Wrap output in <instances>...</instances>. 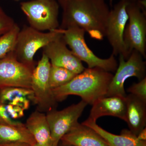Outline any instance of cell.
I'll use <instances>...</instances> for the list:
<instances>
[{
    "label": "cell",
    "mask_w": 146,
    "mask_h": 146,
    "mask_svg": "<svg viewBox=\"0 0 146 146\" xmlns=\"http://www.w3.org/2000/svg\"><path fill=\"white\" fill-rule=\"evenodd\" d=\"M59 5L63 13L59 29L78 27L93 39L101 40L105 36L110 11L105 0H65Z\"/></svg>",
    "instance_id": "6da1fadb"
},
{
    "label": "cell",
    "mask_w": 146,
    "mask_h": 146,
    "mask_svg": "<svg viewBox=\"0 0 146 146\" xmlns=\"http://www.w3.org/2000/svg\"><path fill=\"white\" fill-rule=\"evenodd\" d=\"M113 76L112 73L101 68H85L68 83L52 89L53 93L57 102L64 100L70 95H75L93 105L106 96Z\"/></svg>",
    "instance_id": "7a4b0ae2"
},
{
    "label": "cell",
    "mask_w": 146,
    "mask_h": 146,
    "mask_svg": "<svg viewBox=\"0 0 146 146\" xmlns=\"http://www.w3.org/2000/svg\"><path fill=\"white\" fill-rule=\"evenodd\" d=\"M62 36L58 29L44 33L25 26L18 33L13 54L18 61L33 71L36 65L34 56L37 51Z\"/></svg>",
    "instance_id": "3957f363"
},
{
    "label": "cell",
    "mask_w": 146,
    "mask_h": 146,
    "mask_svg": "<svg viewBox=\"0 0 146 146\" xmlns=\"http://www.w3.org/2000/svg\"><path fill=\"white\" fill-rule=\"evenodd\" d=\"M145 0H129L126 7L128 16L123 39L130 55L133 50L146 58V15Z\"/></svg>",
    "instance_id": "277c9868"
},
{
    "label": "cell",
    "mask_w": 146,
    "mask_h": 146,
    "mask_svg": "<svg viewBox=\"0 0 146 146\" xmlns=\"http://www.w3.org/2000/svg\"><path fill=\"white\" fill-rule=\"evenodd\" d=\"M58 29L73 53L79 60L86 63L88 68H100L110 72L116 71L118 64L115 56L112 54L108 58L102 59L94 54L86 44L84 39L86 32L83 29L73 27Z\"/></svg>",
    "instance_id": "5b68a950"
},
{
    "label": "cell",
    "mask_w": 146,
    "mask_h": 146,
    "mask_svg": "<svg viewBox=\"0 0 146 146\" xmlns=\"http://www.w3.org/2000/svg\"><path fill=\"white\" fill-rule=\"evenodd\" d=\"M29 26L40 31L58 29L59 5L56 0H31L21 3Z\"/></svg>",
    "instance_id": "8992f818"
},
{
    "label": "cell",
    "mask_w": 146,
    "mask_h": 146,
    "mask_svg": "<svg viewBox=\"0 0 146 146\" xmlns=\"http://www.w3.org/2000/svg\"><path fill=\"white\" fill-rule=\"evenodd\" d=\"M51 65L49 59L43 53L32 74L31 89L34 95V104L36 105V110L44 113L56 109L57 105L50 86Z\"/></svg>",
    "instance_id": "52a82bcc"
},
{
    "label": "cell",
    "mask_w": 146,
    "mask_h": 146,
    "mask_svg": "<svg viewBox=\"0 0 146 146\" xmlns=\"http://www.w3.org/2000/svg\"><path fill=\"white\" fill-rule=\"evenodd\" d=\"M138 51L133 50L127 60L119 55V65L115 71L108 90L106 96H127L124 84L129 78L135 77L139 81L146 78V62Z\"/></svg>",
    "instance_id": "ba28073f"
},
{
    "label": "cell",
    "mask_w": 146,
    "mask_h": 146,
    "mask_svg": "<svg viewBox=\"0 0 146 146\" xmlns=\"http://www.w3.org/2000/svg\"><path fill=\"white\" fill-rule=\"evenodd\" d=\"M129 0H120L110 12L106 25L105 36L112 48V54L121 55L127 60L130 54L126 49L123 36L128 20L126 7Z\"/></svg>",
    "instance_id": "9c48e42d"
},
{
    "label": "cell",
    "mask_w": 146,
    "mask_h": 146,
    "mask_svg": "<svg viewBox=\"0 0 146 146\" xmlns=\"http://www.w3.org/2000/svg\"><path fill=\"white\" fill-rule=\"evenodd\" d=\"M82 100L61 110H52L46 113L53 143L58 146L60 139L78 123V119L87 106Z\"/></svg>",
    "instance_id": "30bf717a"
},
{
    "label": "cell",
    "mask_w": 146,
    "mask_h": 146,
    "mask_svg": "<svg viewBox=\"0 0 146 146\" xmlns=\"http://www.w3.org/2000/svg\"><path fill=\"white\" fill-rule=\"evenodd\" d=\"M32 72L11 52L0 59V89L19 87L31 89Z\"/></svg>",
    "instance_id": "8fae6325"
},
{
    "label": "cell",
    "mask_w": 146,
    "mask_h": 146,
    "mask_svg": "<svg viewBox=\"0 0 146 146\" xmlns=\"http://www.w3.org/2000/svg\"><path fill=\"white\" fill-rule=\"evenodd\" d=\"M43 53L54 66L65 68L77 74L85 69L81 60L68 48L63 36L43 48Z\"/></svg>",
    "instance_id": "7c38bea8"
},
{
    "label": "cell",
    "mask_w": 146,
    "mask_h": 146,
    "mask_svg": "<svg viewBox=\"0 0 146 146\" xmlns=\"http://www.w3.org/2000/svg\"><path fill=\"white\" fill-rule=\"evenodd\" d=\"M126 97L112 96L105 97L98 100L92 105L88 118L96 121L101 117L110 116L125 121L127 108Z\"/></svg>",
    "instance_id": "4fadbf2b"
},
{
    "label": "cell",
    "mask_w": 146,
    "mask_h": 146,
    "mask_svg": "<svg viewBox=\"0 0 146 146\" xmlns=\"http://www.w3.org/2000/svg\"><path fill=\"white\" fill-rule=\"evenodd\" d=\"M60 141L73 146H110L94 129L79 123Z\"/></svg>",
    "instance_id": "5bb4252c"
},
{
    "label": "cell",
    "mask_w": 146,
    "mask_h": 146,
    "mask_svg": "<svg viewBox=\"0 0 146 146\" xmlns=\"http://www.w3.org/2000/svg\"><path fill=\"white\" fill-rule=\"evenodd\" d=\"M125 121L129 130L137 136L146 127V103L131 94L127 95Z\"/></svg>",
    "instance_id": "9a60e30c"
},
{
    "label": "cell",
    "mask_w": 146,
    "mask_h": 146,
    "mask_svg": "<svg viewBox=\"0 0 146 146\" xmlns=\"http://www.w3.org/2000/svg\"><path fill=\"white\" fill-rule=\"evenodd\" d=\"M99 134L110 146H146V141H140L129 130L123 129L119 135L108 132L98 125L96 121L88 118L82 123Z\"/></svg>",
    "instance_id": "2e32d148"
},
{
    "label": "cell",
    "mask_w": 146,
    "mask_h": 146,
    "mask_svg": "<svg viewBox=\"0 0 146 146\" xmlns=\"http://www.w3.org/2000/svg\"><path fill=\"white\" fill-rule=\"evenodd\" d=\"M25 125L34 138L36 143L41 145H54L45 113L37 110L33 112L27 119Z\"/></svg>",
    "instance_id": "e0dca14e"
},
{
    "label": "cell",
    "mask_w": 146,
    "mask_h": 146,
    "mask_svg": "<svg viewBox=\"0 0 146 146\" xmlns=\"http://www.w3.org/2000/svg\"><path fill=\"white\" fill-rule=\"evenodd\" d=\"M19 143H25L31 146L36 143L25 124L19 126L0 124V145Z\"/></svg>",
    "instance_id": "ac0fdd59"
},
{
    "label": "cell",
    "mask_w": 146,
    "mask_h": 146,
    "mask_svg": "<svg viewBox=\"0 0 146 146\" xmlns=\"http://www.w3.org/2000/svg\"><path fill=\"white\" fill-rule=\"evenodd\" d=\"M77 75L65 68L51 65L49 77L51 88L52 89L65 85Z\"/></svg>",
    "instance_id": "d6986e66"
},
{
    "label": "cell",
    "mask_w": 146,
    "mask_h": 146,
    "mask_svg": "<svg viewBox=\"0 0 146 146\" xmlns=\"http://www.w3.org/2000/svg\"><path fill=\"white\" fill-rule=\"evenodd\" d=\"M18 97H27L34 103V95L31 89L19 87H7L0 89V103L7 104Z\"/></svg>",
    "instance_id": "ffe728a7"
},
{
    "label": "cell",
    "mask_w": 146,
    "mask_h": 146,
    "mask_svg": "<svg viewBox=\"0 0 146 146\" xmlns=\"http://www.w3.org/2000/svg\"><path fill=\"white\" fill-rule=\"evenodd\" d=\"M20 30L16 23L11 29L0 36V59L13 51Z\"/></svg>",
    "instance_id": "44dd1931"
},
{
    "label": "cell",
    "mask_w": 146,
    "mask_h": 146,
    "mask_svg": "<svg viewBox=\"0 0 146 146\" xmlns=\"http://www.w3.org/2000/svg\"><path fill=\"white\" fill-rule=\"evenodd\" d=\"M127 91L146 103V77L138 83L133 84L128 88Z\"/></svg>",
    "instance_id": "7402d4cb"
},
{
    "label": "cell",
    "mask_w": 146,
    "mask_h": 146,
    "mask_svg": "<svg viewBox=\"0 0 146 146\" xmlns=\"http://www.w3.org/2000/svg\"><path fill=\"white\" fill-rule=\"evenodd\" d=\"M16 24L13 18L0 7V36L11 29Z\"/></svg>",
    "instance_id": "603a6c76"
},
{
    "label": "cell",
    "mask_w": 146,
    "mask_h": 146,
    "mask_svg": "<svg viewBox=\"0 0 146 146\" xmlns=\"http://www.w3.org/2000/svg\"><path fill=\"white\" fill-rule=\"evenodd\" d=\"M0 124L6 125L19 126L23 125L24 123L12 119L7 112L6 104L0 103Z\"/></svg>",
    "instance_id": "cb8c5ba5"
},
{
    "label": "cell",
    "mask_w": 146,
    "mask_h": 146,
    "mask_svg": "<svg viewBox=\"0 0 146 146\" xmlns=\"http://www.w3.org/2000/svg\"><path fill=\"white\" fill-rule=\"evenodd\" d=\"M6 104L9 115L12 119L17 120L25 116V111L22 108L11 104Z\"/></svg>",
    "instance_id": "d4e9b609"
},
{
    "label": "cell",
    "mask_w": 146,
    "mask_h": 146,
    "mask_svg": "<svg viewBox=\"0 0 146 146\" xmlns=\"http://www.w3.org/2000/svg\"><path fill=\"white\" fill-rule=\"evenodd\" d=\"M31 101L27 97H18L15 98L7 104H11L22 108L25 110L29 108Z\"/></svg>",
    "instance_id": "484cf974"
},
{
    "label": "cell",
    "mask_w": 146,
    "mask_h": 146,
    "mask_svg": "<svg viewBox=\"0 0 146 146\" xmlns=\"http://www.w3.org/2000/svg\"><path fill=\"white\" fill-rule=\"evenodd\" d=\"M137 138L140 141H146V128H144L137 136Z\"/></svg>",
    "instance_id": "4316f807"
},
{
    "label": "cell",
    "mask_w": 146,
    "mask_h": 146,
    "mask_svg": "<svg viewBox=\"0 0 146 146\" xmlns=\"http://www.w3.org/2000/svg\"><path fill=\"white\" fill-rule=\"evenodd\" d=\"M0 146H32L29 144L25 143H13L3 144L0 145Z\"/></svg>",
    "instance_id": "83f0119b"
},
{
    "label": "cell",
    "mask_w": 146,
    "mask_h": 146,
    "mask_svg": "<svg viewBox=\"0 0 146 146\" xmlns=\"http://www.w3.org/2000/svg\"><path fill=\"white\" fill-rule=\"evenodd\" d=\"M32 146H56L55 145H53V144H51V145H39V144H38L37 143H35V145H33Z\"/></svg>",
    "instance_id": "f1b7e54d"
},
{
    "label": "cell",
    "mask_w": 146,
    "mask_h": 146,
    "mask_svg": "<svg viewBox=\"0 0 146 146\" xmlns=\"http://www.w3.org/2000/svg\"><path fill=\"white\" fill-rule=\"evenodd\" d=\"M58 146H73L72 145H68V144L64 143H62V142H59V143H58Z\"/></svg>",
    "instance_id": "f546056e"
},
{
    "label": "cell",
    "mask_w": 146,
    "mask_h": 146,
    "mask_svg": "<svg viewBox=\"0 0 146 146\" xmlns=\"http://www.w3.org/2000/svg\"><path fill=\"white\" fill-rule=\"evenodd\" d=\"M65 1V0H57L58 2V4L60 3H62V2H63V1Z\"/></svg>",
    "instance_id": "4dcf8cb0"
},
{
    "label": "cell",
    "mask_w": 146,
    "mask_h": 146,
    "mask_svg": "<svg viewBox=\"0 0 146 146\" xmlns=\"http://www.w3.org/2000/svg\"><path fill=\"white\" fill-rule=\"evenodd\" d=\"M110 3L112 4V1H113V0H110Z\"/></svg>",
    "instance_id": "1f68e13d"
}]
</instances>
